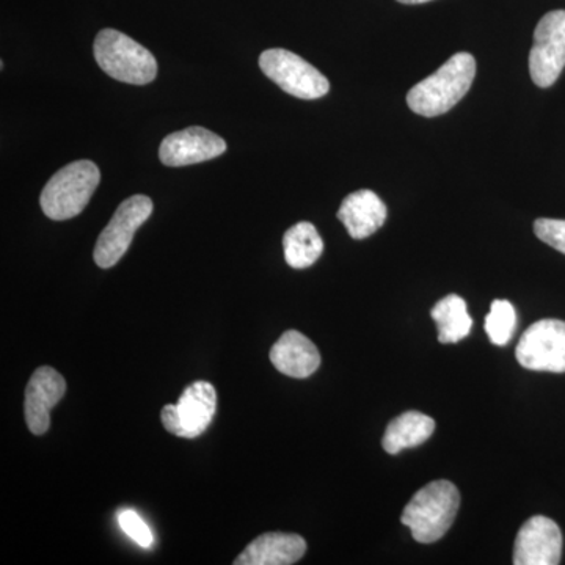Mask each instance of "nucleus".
I'll list each match as a JSON object with an SVG mask.
<instances>
[{"label": "nucleus", "mask_w": 565, "mask_h": 565, "mask_svg": "<svg viewBox=\"0 0 565 565\" xmlns=\"http://www.w3.org/2000/svg\"><path fill=\"white\" fill-rule=\"evenodd\" d=\"M476 76V61L468 52H457L433 76L411 88L407 104L422 117L433 118L452 109L470 92Z\"/></svg>", "instance_id": "f257e3e1"}, {"label": "nucleus", "mask_w": 565, "mask_h": 565, "mask_svg": "<svg viewBox=\"0 0 565 565\" xmlns=\"http://www.w3.org/2000/svg\"><path fill=\"white\" fill-rule=\"evenodd\" d=\"M460 508V493L449 481H434L415 493L405 505L401 522L411 527L419 544L440 541L455 523Z\"/></svg>", "instance_id": "f03ea898"}, {"label": "nucleus", "mask_w": 565, "mask_h": 565, "mask_svg": "<svg viewBox=\"0 0 565 565\" xmlns=\"http://www.w3.org/2000/svg\"><path fill=\"white\" fill-rule=\"evenodd\" d=\"M102 181L98 166L76 161L58 170L41 192L40 204L52 221H70L87 207Z\"/></svg>", "instance_id": "7ed1b4c3"}, {"label": "nucleus", "mask_w": 565, "mask_h": 565, "mask_svg": "<svg viewBox=\"0 0 565 565\" xmlns=\"http://www.w3.org/2000/svg\"><path fill=\"white\" fill-rule=\"evenodd\" d=\"M96 62L115 81L147 85L158 76V62L147 47L125 33L104 29L93 44Z\"/></svg>", "instance_id": "20e7f679"}, {"label": "nucleus", "mask_w": 565, "mask_h": 565, "mask_svg": "<svg viewBox=\"0 0 565 565\" xmlns=\"http://www.w3.org/2000/svg\"><path fill=\"white\" fill-rule=\"evenodd\" d=\"M262 71L282 92L300 99H319L330 90L329 81L300 55L286 50H267L259 57Z\"/></svg>", "instance_id": "39448f33"}, {"label": "nucleus", "mask_w": 565, "mask_h": 565, "mask_svg": "<svg viewBox=\"0 0 565 565\" xmlns=\"http://www.w3.org/2000/svg\"><path fill=\"white\" fill-rule=\"evenodd\" d=\"M150 196L134 195L125 200L115 211L109 225L99 234L93 258L102 269H110L128 252L137 230L152 214Z\"/></svg>", "instance_id": "423d86ee"}, {"label": "nucleus", "mask_w": 565, "mask_h": 565, "mask_svg": "<svg viewBox=\"0 0 565 565\" xmlns=\"http://www.w3.org/2000/svg\"><path fill=\"white\" fill-rule=\"evenodd\" d=\"M565 68V10L546 13L534 31L530 52L531 79L541 88L552 87Z\"/></svg>", "instance_id": "0eeeda50"}, {"label": "nucleus", "mask_w": 565, "mask_h": 565, "mask_svg": "<svg viewBox=\"0 0 565 565\" xmlns=\"http://www.w3.org/2000/svg\"><path fill=\"white\" fill-rule=\"evenodd\" d=\"M217 411V392L210 382H193L182 392L177 405L162 408V424L170 434L195 438L211 426Z\"/></svg>", "instance_id": "6e6552de"}, {"label": "nucleus", "mask_w": 565, "mask_h": 565, "mask_svg": "<svg viewBox=\"0 0 565 565\" xmlns=\"http://www.w3.org/2000/svg\"><path fill=\"white\" fill-rule=\"evenodd\" d=\"M516 360L523 367L545 373H565V322L542 319L520 338Z\"/></svg>", "instance_id": "1a4fd4ad"}, {"label": "nucleus", "mask_w": 565, "mask_h": 565, "mask_svg": "<svg viewBox=\"0 0 565 565\" xmlns=\"http://www.w3.org/2000/svg\"><path fill=\"white\" fill-rule=\"evenodd\" d=\"M563 556V533L552 519L531 516L520 527L514 546L515 565H556Z\"/></svg>", "instance_id": "9d476101"}, {"label": "nucleus", "mask_w": 565, "mask_h": 565, "mask_svg": "<svg viewBox=\"0 0 565 565\" xmlns=\"http://www.w3.org/2000/svg\"><path fill=\"white\" fill-rule=\"evenodd\" d=\"M226 151V141L202 126L182 129L162 140L159 158L167 167H185L211 161Z\"/></svg>", "instance_id": "9b49d317"}, {"label": "nucleus", "mask_w": 565, "mask_h": 565, "mask_svg": "<svg viewBox=\"0 0 565 565\" xmlns=\"http://www.w3.org/2000/svg\"><path fill=\"white\" fill-rule=\"evenodd\" d=\"M66 393V382L54 367H39L25 388L24 415L29 430L35 435L47 433L51 411Z\"/></svg>", "instance_id": "f8f14e48"}, {"label": "nucleus", "mask_w": 565, "mask_h": 565, "mask_svg": "<svg viewBox=\"0 0 565 565\" xmlns=\"http://www.w3.org/2000/svg\"><path fill=\"white\" fill-rule=\"evenodd\" d=\"M270 362L281 374L307 379L321 366V353L305 334L288 330L270 349Z\"/></svg>", "instance_id": "ddd939ff"}, {"label": "nucleus", "mask_w": 565, "mask_h": 565, "mask_svg": "<svg viewBox=\"0 0 565 565\" xmlns=\"http://www.w3.org/2000/svg\"><path fill=\"white\" fill-rule=\"evenodd\" d=\"M307 542L297 534L266 533L245 546L236 565H291L302 559Z\"/></svg>", "instance_id": "4468645a"}, {"label": "nucleus", "mask_w": 565, "mask_h": 565, "mask_svg": "<svg viewBox=\"0 0 565 565\" xmlns=\"http://www.w3.org/2000/svg\"><path fill=\"white\" fill-rule=\"evenodd\" d=\"M338 218L351 234L352 239L362 241L373 236L384 226L386 206L377 193L363 189L345 196L338 211Z\"/></svg>", "instance_id": "2eb2a0df"}, {"label": "nucleus", "mask_w": 565, "mask_h": 565, "mask_svg": "<svg viewBox=\"0 0 565 565\" xmlns=\"http://www.w3.org/2000/svg\"><path fill=\"white\" fill-rule=\"evenodd\" d=\"M434 430L435 422L430 416L422 412H405L388 424L382 445L388 455H399L403 449L426 444Z\"/></svg>", "instance_id": "dca6fc26"}, {"label": "nucleus", "mask_w": 565, "mask_h": 565, "mask_svg": "<svg viewBox=\"0 0 565 565\" xmlns=\"http://www.w3.org/2000/svg\"><path fill=\"white\" fill-rule=\"evenodd\" d=\"M282 250L288 266L292 269H307L321 258L322 237L319 236L313 223L300 222L282 236Z\"/></svg>", "instance_id": "f3484780"}, {"label": "nucleus", "mask_w": 565, "mask_h": 565, "mask_svg": "<svg viewBox=\"0 0 565 565\" xmlns=\"http://www.w3.org/2000/svg\"><path fill=\"white\" fill-rule=\"evenodd\" d=\"M430 316L438 327V341L456 344L467 338L473 327V319L468 315L467 303L460 296L451 294L435 305Z\"/></svg>", "instance_id": "a211bd4d"}, {"label": "nucleus", "mask_w": 565, "mask_h": 565, "mask_svg": "<svg viewBox=\"0 0 565 565\" xmlns=\"http://www.w3.org/2000/svg\"><path fill=\"white\" fill-rule=\"evenodd\" d=\"M516 327L515 308L508 300H493L490 313L486 316V333L494 345H505L514 337Z\"/></svg>", "instance_id": "6ab92c4d"}, {"label": "nucleus", "mask_w": 565, "mask_h": 565, "mask_svg": "<svg viewBox=\"0 0 565 565\" xmlns=\"http://www.w3.org/2000/svg\"><path fill=\"white\" fill-rule=\"evenodd\" d=\"M118 525H120L122 533L132 539L141 548H150L154 544L150 526L132 509H125L118 514Z\"/></svg>", "instance_id": "aec40b11"}, {"label": "nucleus", "mask_w": 565, "mask_h": 565, "mask_svg": "<svg viewBox=\"0 0 565 565\" xmlns=\"http://www.w3.org/2000/svg\"><path fill=\"white\" fill-rule=\"evenodd\" d=\"M534 233L542 243L556 248L565 255V221L557 218H539L534 222Z\"/></svg>", "instance_id": "412c9836"}, {"label": "nucleus", "mask_w": 565, "mask_h": 565, "mask_svg": "<svg viewBox=\"0 0 565 565\" xmlns=\"http://www.w3.org/2000/svg\"><path fill=\"white\" fill-rule=\"evenodd\" d=\"M397 2L405 3V6H418V3H427L430 0H397Z\"/></svg>", "instance_id": "4be33fe9"}]
</instances>
